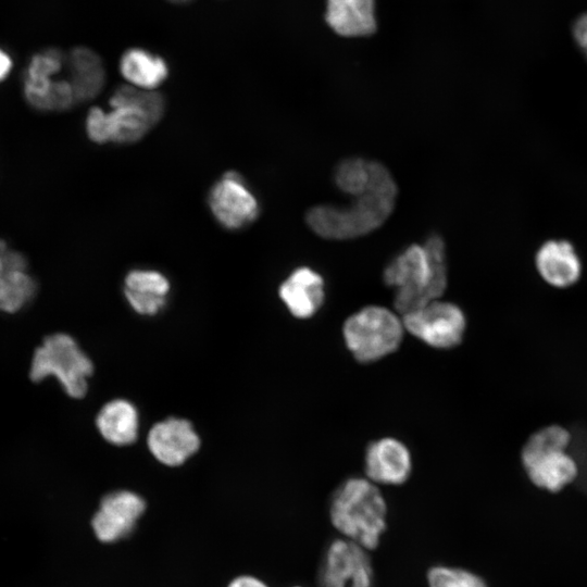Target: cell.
Here are the masks:
<instances>
[{"label":"cell","instance_id":"23","mask_svg":"<svg viewBox=\"0 0 587 587\" xmlns=\"http://www.w3.org/2000/svg\"><path fill=\"white\" fill-rule=\"evenodd\" d=\"M571 430L561 424H548L533 432L520 452L523 470L536 459L553 451H566L572 445Z\"/></svg>","mask_w":587,"mask_h":587},{"label":"cell","instance_id":"9","mask_svg":"<svg viewBox=\"0 0 587 587\" xmlns=\"http://www.w3.org/2000/svg\"><path fill=\"white\" fill-rule=\"evenodd\" d=\"M208 205L215 221L225 229L239 230L253 223L260 204L245 179L227 172L211 187Z\"/></svg>","mask_w":587,"mask_h":587},{"label":"cell","instance_id":"18","mask_svg":"<svg viewBox=\"0 0 587 587\" xmlns=\"http://www.w3.org/2000/svg\"><path fill=\"white\" fill-rule=\"evenodd\" d=\"M96 426L109 444L121 447L132 445L138 437V411L126 399L111 400L100 409Z\"/></svg>","mask_w":587,"mask_h":587},{"label":"cell","instance_id":"24","mask_svg":"<svg viewBox=\"0 0 587 587\" xmlns=\"http://www.w3.org/2000/svg\"><path fill=\"white\" fill-rule=\"evenodd\" d=\"M372 177V161L361 158L346 159L338 164L335 171L337 187L352 197L364 192Z\"/></svg>","mask_w":587,"mask_h":587},{"label":"cell","instance_id":"11","mask_svg":"<svg viewBox=\"0 0 587 587\" xmlns=\"http://www.w3.org/2000/svg\"><path fill=\"white\" fill-rule=\"evenodd\" d=\"M146 508L143 499L135 492L118 490L105 495L92 517V529L103 542L128 536Z\"/></svg>","mask_w":587,"mask_h":587},{"label":"cell","instance_id":"14","mask_svg":"<svg viewBox=\"0 0 587 587\" xmlns=\"http://www.w3.org/2000/svg\"><path fill=\"white\" fill-rule=\"evenodd\" d=\"M535 268L548 286L569 289L579 282L583 264L570 241L548 240L535 254Z\"/></svg>","mask_w":587,"mask_h":587},{"label":"cell","instance_id":"27","mask_svg":"<svg viewBox=\"0 0 587 587\" xmlns=\"http://www.w3.org/2000/svg\"><path fill=\"white\" fill-rule=\"evenodd\" d=\"M573 36L587 58V13L582 14L573 25Z\"/></svg>","mask_w":587,"mask_h":587},{"label":"cell","instance_id":"13","mask_svg":"<svg viewBox=\"0 0 587 587\" xmlns=\"http://www.w3.org/2000/svg\"><path fill=\"white\" fill-rule=\"evenodd\" d=\"M366 477L375 484L401 485L412 472V458L407 446L390 437L373 441L364 458Z\"/></svg>","mask_w":587,"mask_h":587},{"label":"cell","instance_id":"29","mask_svg":"<svg viewBox=\"0 0 587 587\" xmlns=\"http://www.w3.org/2000/svg\"><path fill=\"white\" fill-rule=\"evenodd\" d=\"M228 587H267L262 580L252 576H240L235 578Z\"/></svg>","mask_w":587,"mask_h":587},{"label":"cell","instance_id":"31","mask_svg":"<svg viewBox=\"0 0 587 587\" xmlns=\"http://www.w3.org/2000/svg\"><path fill=\"white\" fill-rule=\"evenodd\" d=\"M296 587H300V586H296Z\"/></svg>","mask_w":587,"mask_h":587},{"label":"cell","instance_id":"7","mask_svg":"<svg viewBox=\"0 0 587 587\" xmlns=\"http://www.w3.org/2000/svg\"><path fill=\"white\" fill-rule=\"evenodd\" d=\"M402 321L408 333L438 349L460 345L467 326L465 313L459 305L439 299L402 315Z\"/></svg>","mask_w":587,"mask_h":587},{"label":"cell","instance_id":"21","mask_svg":"<svg viewBox=\"0 0 587 587\" xmlns=\"http://www.w3.org/2000/svg\"><path fill=\"white\" fill-rule=\"evenodd\" d=\"M528 479L536 487L558 492L578 476V463L566 451L545 454L524 469Z\"/></svg>","mask_w":587,"mask_h":587},{"label":"cell","instance_id":"8","mask_svg":"<svg viewBox=\"0 0 587 587\" xmlns=\"http://www.w3.org/2000/svg\"><path fill=\"white\" fill-rule=\"evenodd\" d=\"M373 580L369 550L344 537L329 542L317 572L319 587H373Z\"/></svg>","mask_w":587,"mask_h":587},{"label":"cell","instance_id":"17","mask_svg":"<svg viewBox=\"0 0 587 587\" xmlns=\"http://www.w3.org/2000/svg\"><path fill=\"white\" fill-rule=\"evenodd\" d=\"M66 79L76 102L96 98L105 84V70L100 55L87 47H75L65 54Z\"/></svg>","mask_w":587,"mask_h":587},{"label":"cell","instance_id":"15","mask_svg":"<svg viewBox=\"0 0 587 587\" xmlns=\"http://www.w3.org/2000/svg\"><path fill=\"white\" fill-rule=\"evenodd\" d=\"M278 295L295 317L310 319L324 302L325 283L317 272L301 266L280 284Z\"/></svg>","mask_w":587,"mask_h":587},{"label":"cell","instance_id":"1","mask_svg":"<svg viewBox=\"0 0 587 587\" xmlns=\"http://www.w3.org/2000/svg\"><path fill=\"white\" fill-rule=\"evenodd\" d=\"M398 188L386 166L372 161L367 189L347 207L329 204L311 208L305 216L309 227L326 239H352L380 227L392 213Z\"/></svg>","mask_w":587,"mask_h":587},{"label":"cell","instance_id":"30","mask_svg":"<svg viewBox=\"0 0 587 587\" xmlns=\"http://www.w3.org/2000/svg\"><path fill=\"white\" fill-rule=\"evenodd\" d=\"M167 1H170L172 3H175V4H185V3H188V2H190L192 0H167Z\"/></svg>","mask_w":587,"mask_h":587},{"label":"cell","instance_id":"3","mask_svg":"<svg viewBox=\"0 0 587 587\" xmlns=\"http://www.w3.org/2000/svg\"><path fill=\"white\" fill-rule=\"evenodd\" d=\"M329 520L344 538L366 550L376 549L387 528V503L377 484L367 477H350L334 491Z\"/></svg>","mask_w":587,"mask_h":587},{"label":"cell","instance_id":"12","mask_svg":"<svg viewBox=\"0 0 587 587\" xmlns=\"http://www.w3.org/2000/svg\"><path fill=\"white\" fill-rule=\"evenodd\" d=\"M147 446L162 464L178 466L200 448V438L192 424L180 417L155 423L148 433Z\"/></svg>","mask_w":587,"mask_h":587},{"label":"cell","instance_id":"25","mask_svg":"<svg viewBox=\"0 0 587 587\" xmlns=\"http://www.w3.org/2000/svg\"><path fill=\"white\" fill-rule=\"evenodd\" d=\"M428 587H488L486 582L472 571L448 565H434L426 573Z\"/></svg>","mask_w":587,"mask_h":587},{"label":"cell","instance_id":"6","mask_svg":"<svg viewBox=\"0 0 587 587\" xmlns=\"http://www.w3.org/2000/svg\"><path fill=\"white\" fill-rule=\"evenodd\" d=\"M404 325L394 311L367 305L351 314L344 323L347 348L359 362H374L392 353L400 346Z\"/></svg>","mask_w":587,"mask_h":587},{"label":"cell","instance_id":"20","mask_svg":"<svg viewBox=\"0 0 587 587\" xmlns=\"http://www.w3.org/2000/svg\"><path fill=\"white\" fill-rule=\"evenodd\" d=\"M326 22L341 36H365L376 28L374 0H327Z\"/></svg>","mask_w":587,"mask_h":587},{"label":"cell","instance_id":"4","mask_svg":"<svg viewBox=\"0 0 587 587\" xmlns=\"http://www.w3.org/2000/svg\"><path fill=\"white\" fill-rule=\"evenodd\" d=\"M110 111L102 112L103 143H133L141 139L163 116L165 100L154 90L130 85L112 93Z\"/></svg>","mask_w":587,"mask_h":587},{"label":"cell","instance_id":"28","mask_svg":"<svg viewBox=\"0 0 587 587\" xmlns=\"http://www.w3.org/2000/svg\"><path fill=\"white\" fill-rule=\"evenodd\" d=\"M13 68L11 55L0 47V84L7 79Z\"/></svg>","mask_w":587,"mask_h":587},{"label":"cell","instance_id":"16","mask_svg":"<svg viewBox=\"0 0 587 587\" xmlns=\"http://www.w3.org/2000/svg\"><path fill=\"white\" fill-rule=\"evenodd\" d=\"M170 280L159 271L135 268L124 280V295L132 309L140 315H155L166 303Z\"/></svg>","mask_w":587,"mask_h":587},{"label":"cell","instance_id":"26","mask_svg":"<svg viewBox=\"0 0 587 587\" xmlns=\"http://www.w3.org/2000/svg\"><path fill=\"white\" fill-rule=\"evenodd\" d=\"M64 68L65 53L58 48H45L30 57L23 79L34 80L57 76Z\"/></svg>","mask_w":587,"mask_h":587},{"label":"cell","instance_id":"19","mask_svg":"<svg viewBox=\"0 0 587 587\" xmlns=\"http://www.w3.org/2000/svg\"><path fill=\"white\" fill-rule=\"evenodd\" d=\"M118 68L124 79L136 88L153 90L170 74L167 62L142 48H129L121 57Z\"/></svg>","mask_w":587,"mask_h":587},{"label":"cell","instance_id":"5","mask_svg":"<svg viewBox=\"0 0 587 587\" xmlns=\"http://www.w3.org/2000/svg\"><path fill=\"white\" fill-rule=\"evenodd\" d=\"M93 365L76 340L64 333L47 336L33 354L29 377L39 383L47 377L58 379L67 396L74 399L85 397L88 390L87 378Z\"/></svg>","mask_w":587,"mask_h":587},{"label":"cell","instance_id":"10","mask_svg":"<svg viewBox=\"0 0 587 587\" xmlns=\"http://www.w3.org/2000/svg\"><path fill=\"white\" fill-rule=\"evenodd\" d=\"M28 270L27 258L0 238V311L16 313L35 298L38 284Z\"/></svg>","mask_w":587,"mask_h":587},{"label":"cell","instance_id":"22","mask_svg":"<svg viewBox=\"0 0 587 587\" xmlns=\"http://www.w3.org/2000/svg\"><path fill=\"white\" fill-rule=\"evenodd\" d=\"M23 97L29 107L42 112L66 111L77 103L70 82L59 75L23 80Z\"/></svg>","mask_w":587,"mask_h":587},{"label":"cell","instance_id":"2","mask_svg":"<svg viewBox=\"0 0 587 587\" xmlns=\"http://www.w3.org/2000/svg\"><path fill=\"white\" fill-rule=\"evenodd\" d=\"M384 282L396 289L394 305L404 315L438 300L448 284L445 243L438 235L411 245L384 270Z\"/></svg>","mask_w":587,"mask_h":587}]
</instances>
